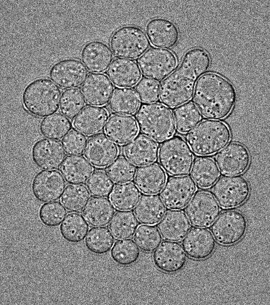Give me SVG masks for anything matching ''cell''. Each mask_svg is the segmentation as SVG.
Returning a JSON list of instances; mask_svg holds the SVG:
<instances>
[{
	"label": "cell",
	"instance_id": "obj_1",
	"mask_svg": "<svg viewBox=\"0 0 270 305\" xmlns=\"http://www.w3.org/2000/svg\"><path fill=\"white\" fill-rule=\"evenodd\" d=\"M209 54L203 49L194 48L184 55L180 65L162 83L160 99L167 107L176 108L190 100L196 82L209 69Z\"/></svg>",
	"mask_w": 270,
	"mask_h": 305
},
{
	"label": "cell",
	"instance_id": "obj_2",
	"mask_svg": "<svg viewBox=\"0 0 270 305\" xmlns=\"http://www.w3.org/2000/svg\"><path fill=\"white\" fill-rule=\"evenodd\" d=\"M194 101L201 115L211 120H221L232 111L236 100L233 85L225 77L209 72L196 82Z\"/></svg>",
	"mask_w": 270,
	"mask_h": 305
},
{
	"label": "cell",
	"instance_id": "obj_3",
	"mask_svg": "<svg viewBox=\"0 0 270 305\" xmlns=\"http://www.w3.org/2000/svg\"><path fill=\"white\" fill-rule=\"evenodd\" d=\"M61 91L47 78H39L30 82L23 90L22 102L31 115L43 118L53 115L59 108Z\"/></svg>",
	"mask_w": 270,
	"mask_h": 305
},
{
	"label": "cell",
	"instance_id": "obj_4",
	"mask_svg": "<svg viewBox=\"0 0 270 305\" xmlns=\"http://www.w3.org/2000/svg\"><path fill=\"white\" fill-rule=\"evenodd\" d=\"M231 139V132L224 122L205 120L199 123L187 135L193 152L199 156H209L220 151Z\"/></svg>",
	"mask_w": 270,
	"mask_h": 305
},
{
	"label": "cell",
	"instance_id": "obj_5",
	"mask_svg": "<svg viewBox=\"0 0 270 305\" xmlns=\"http://www.w3.org/2000/svg\"><path fill=\"white\" fill-rule=\"evenodd\" d=\"M136 120L139 129L146 137L158 142L172 138L175 131L173 113L163 104H144L138 110Z\"/></svg>",
	"mask_w": 270,
	"mask_h": 305
},
{
	"label": "cell",
	"instance_id": "obj_6",
	"mask_svg": "<svg viewBox=\"0 0 270 305\" xmlns=\"http://www.w3.org/2000/svg\"><path fill=\"white\" fill-rule=\"evenodd\" d=\"M158 157L164 171L175 177L188 175L194 161L193 153L188 143L178 137H172L160 146Z\"/></svg>",
	"mask_w": 270,
	"mask_h": 305
},
{
	"label": "cell",
	"instance_id": "obj_7",
	"mask_svg": "<svg viewBox=\"0 0 270 305\" xmlns=\"http://www.w3.org/2000/svg\"><path fill=\"white\" fill-rule=\"evenodd\" d=\"M111 50L115 56L135 59L142 55L150 46L145 32L135 26H124L116 29L110 40Z\"/></svg>",
	"mask_w": 270,
	"mask_h": 305
},
{
	"label": "cell",
	"instance_id": "obj_8",
	"mask_svg": "<svg viewBox=\"0 0 270 305\" xmlns=\"http://www.w3.org/2000/svg\"><path fill=\"white\" fill-rule=\"evenodd\" d=\"M212 192L222 209H231L239 207L247 200L250 188L243 177L225 176L217 181Z\"/></svg>",
	"mask_w": 270,
	"mask_h": 305
},
{
	"label": "cell",
	"instance_id": "obj_9",
	"mask_svg": "<svg viewBox=\"0 0 270 305\" xmlns=\"http://www.w3.org/2000/svg\"><path fill=\"white\" fill-rule=\"evenodd\" d=\"M138 62L144 76L156 81H161L174 72L177 66L178 60L172 51L153 47L141 55Z\"/></svg>",
	"mask_w": 270,
	"mask_h": 305
},
{
	"label": "cell",
	"instance_id": "obj_10",
	"mask_svg": "<svg viewBox=\"0 0 270 305\" xmlns=\"http://www.w3.org/2000/svg\"><path fill=\"white\" fill-rule=\"evenodd\" d=\"M247 221L244 215L236 210L222 213L211 227V232L217 242L224 246L237 243L244 236Z\"/></svg>",
	"mask_w": 270,
	"mask_h": 305
},
{
	"label": "cell",
	"instance_id": "obj_11",
	"mask_svg": "<svg viewBox=\"0 0 270 305\" xmlns=\"http://www.w3.org/2000/svg\"><path fill=\"white\" fill-rule=\"evenodd\" d=\"M186 213L192 225L208 227L220 213V208L214 196L204 191L196 193L187 205Z\"/></svg>",
	"mask_w": 270,
	"mask_h": 305
},
{
	"label": "cell",
	"instance_id": "obj_12",
	"mask_svg": "<svg viewBox=\"0 0 270 305\" xmlns=\"http://www.w3.org/2000/svg\"><path fill=\"white\" fill-rule=\"evenodd\" d=\"M197 190L193 180L188 176L169 179L161 191L164 205L170 210H181L189 202Z\"/></svg>",
	"mask_w": 270,
	"mask_h": 305
},
{
	"label": "cell",
	"instance_id": "obj_13",
	"mask_svg": "<svg viewBox=\"0 0 270 305\" xmlns=\"http://www.w3.org/2000/svg\"><path fill=\"white\" fill-rule=\"evenodd\" d=\"M50 80L62 89L80 87L88 76L85 65L79 60L68 58L59 60L49 70Z\"/></svg>",
	"mask_w": 270,
	"mask_h": 305
},
{
	"label": "cell",
	"instance_id": "obj_14",
	"mask_svg": "<svg viewBox=\"0 0 270 305\" xmlns=\"http://www.w3.org/2000/svg\"><path fill=\"white\" fill-rule=\"evenodd\" d=\"M217 164L225 176H238L245 173L250 163V155L247 148L239 143L227 145L218 154Z\"/></svg>",
	"mask_w": 270,
	"mask_h": 305
},
{
	"label": "cell",
	"instance_id": "obj_15",
	"mask_svg": "<svg viewBox=\"0 0 270 305\" xmlns=\"http://www.w3.org/2000/svg\"><path fill=\"white\" fill-rule=\"evenodd\" d=\"M65 186L66 181L61 172L57 170H44L34 177L32 190L38 200L46 203L57 200Z\"/></svg>",
	"mask_w": 270,
	"mask_h": 305
},
{
	"label": "cell",
	"instance_id": "obj_16",
	"mask_svg": "<svg viewBox=\"0 0 270 305\" xmlns=\"http://www.w3.org/2000/svg\"><path fill=\"white\" fill-rule=\"evenodd\" d=\"M32 156L34 163L41 169L56 170L64 161L66 152L60 142L43 138L34 145Z\"/></svg>",
	"mask_w": 270,
	"mask_h": 305
},
{
	"label": "cell",
	"instance_id": "obj_17",
	"mask_svg": "<svg viewBox=\"0 0 270 305\" xmlns=\"http://www.w3.org/2000/svg\"><path fill=\"white\" fill-rule=\"evenodd\" d=\"M119 154L116 144L104 134L91 138L87 142L84 151L86 159L93 166L105 168L113 162Z\"/></svg>",
	"mask_w": 270,
	"mask_h": 305
},
{
	"label": "cell",
	"instance_id": "obj_18",
	"mask_svg": "<svg viewBox=\"0 0 270 305\" xmlns=\"http://www.w3.org/2000/svg\"><path fill=\"white\" fill-rule=\"evenodd\" d=\"M153 259L161 272L173 274L181 270L187 261L186 253L181 245L176 242L165 241L154 251Z\"/></svg>",
	"mask_w": 270,
	"mask_h": 305
},
{
	"label": "cell",
	"instance_id": "obj_19",
	"mask_svg": "<svg viewBox=\"0 0 270 305\" xmlns=\"http://www.w3.org/2000/svg\"><path fill=\"white\" fill-rule=\"evenodd\" d=\"M182 245L186 254L190 258L203 260L213 253L216 243L208 229L196 227L188 232L183 239Z\"/></svg>",
	"mask_w": 270,
	"mask_h": 305
},
{
	"label": "cell",
	"instance_id": "obj_20",
	"mask_svg": "<svg viewBox=\"0 0 270 305\" xmlns=\"http://www.w3.org/2000/svg\"><path fill=\"white\" fill-rule=\"evenodd\" d=\"M114 86L108 77L103 73L89 75L81 87L86 103L92 106L106 105L113 93Z\"/></svg>",
	"mask_w": 270,
	"mask_h": 305
},
{
	"label": "cell",
	"instance_id": "obj_21",
	"mask_svg": "<svg viewBox=\"0 0 270 305\" xmlns=\"http://www.w3.org/2000/svg\"><path fill=\"white\" fill-rule=\"evenodd\" d=\"M145 31L152 45L159 48L168 49L175 46L179 38L176 25L171 21L163 18L150 20Z\"/></svg>",
	"mask_w": 270,
	"mask_h": 305
},
{
	"label": "cell",
	"instance_id": "obj_22",
	"mask_svg": "<svg viewBox=\"0 0 270 305\" xmlns=\"http://www.w3.org/2000/svg\"><path fill=\"white\" fill-rule=\"evenodd\" d=\"M159 150L155 141L140 134L129 142L123 151L126 158L134 165L144 166L157 160Z\"/></svg>",
	"mask_w": 270,
	"mask_h": 305
},
{
	"label": "cell",
	"instance_id": "obj_23",
	"mask_svg": "<svg viewBox=\"0 0 270 305\" xmlns=\"http://www.w3.org/2000/svg\"><path fill=\"white\" fill-rule=\"evenodd\" d=\"M109 112L103 107L88 106L74 119L73 127L84 135L91 137L101 132L109 119Z\"/></svg>",
	"mask_w": 270,
	"mask_h": 305
},
{
	"label": "cell",
	"instance_id": "obj_24",
	"mask_svg": "<svg viewBox=\"0 0 270 305\" xmlns=\"http://www.w3.org/2000/svg\"><path fill=\"white\" fill-rule=\"evenodd\" d=\"M113 55L110 47L99 41L86 44L81 52L82 62L90 72L101 73L108 70Z\"/></svg>",
	"mask_w": 270,
	"mask_h": 305
},
{
	"label": "cell",
	"instance_id": "obj_25",
	"mask_svg": "<svg viewBox=\"0 0 270 305\" xmlns=\"http://www.w3.org/2000/svg\"><path fill=\"white\" fill-rule=\"evenodd\" d=\"M107 75L115 86L130 88L136 85L142 77L138 64L132 59L118 58L109 65Z\"/></svg>",
	"mask_w": 270,
	"mask_h": 305
},
{
	"label": "cell",
	"instance_id": "obj_26",
	"mask_svg": "<svg viewBox=\"0 0 270 305\" xmlns=\"http://www.w3.org/2000/svg\"><path fill=\"white\" fill-rule=\"evenodd\" d=\"M139 131L138 123L134 117L119 114L111 116L104 128L106 136L118 145H125L131 141Z\"/></svg>",
	"mask_w": 270,
	"mask_h": 305
},
{
	"label": "cell",
	"instance_id": "obj_27",
	"mask_svg": "<svg viewBox=\"0 0 270 305\" xmlns=\"http://www.w3.org/2000/svg\"><path fill=\"white\" fill-rule=\"evenodd\" d=\"M159 231L166 241L178 242L184 239L191 228L186 214L180 210L168 211L159 222Z\"/></svg>",
	"mask_w": 270,
	"mask_h": 305
},
{
	"label": "cell",
	"instance_id": "obj_28",
	"mask_svg": "<svg viewBox=\"0 0 270 305\" xmlns=\"http://www.w3.org/2000/svg\"><path fill=\"white\" fill-rule=\"evenodd\" d=\"M167 180L166 172L156 163L141 166L136 171L135 176V185L140 191L146 194L160 193Z\"/></svg>",
	"mask_w": 270,
	"mask_h": 305
},
{
	"label": "cell",
	"instance_id": "obj_29",
	"mask_svg": "<svg viewBox=\"0 0 270 305\" xmlns=\"http://www.w3.org/2000/svg\"><path fill=\"white\" fill-rule=\"evenodd\" d=\"M134 213L140 223L155 225L165 215L166 208L158 195L146 194L139 198L135 207Z\"/></svg>",
	"mask_w": 270,
	"mask_h": 305
},
{
	"label": "cell",
	"instance_id": "obj_30",
	"mask_svg": "<svg viewBox=\"0 0 270 305\" xmlns=\"http://www.w3.org/2000/svg\"><path fill=\"white\" fill-rule=\"evenodd\" d=\"M114 214L113 206L108 199L104 197L91 198L82 212L86 221L93 227L107 226Z\"/></svg>",
	"mask_w": 270,
	"mask_h": 305
},
{
	"label": "cell",
	"instance_id": "obj_31",
	"mask_svg": "<svg viewBox=\"0 0 270 305\" xmlns=\"http://www.w3.org/2000/svg\"><path fill=\"white\" fill-rule=\"evenodd\" d=\"M59 170L65 181L69 184H82L87 181L92 175L93 167L83 156L70 155L65 158Z\"/></svg>",
	"mask_w": 270,
	"mask_h": 305
},
{
	"label": "cell",
	"instance_id": "obj_32",
	"mask_svg": "<svg viewBox=\"0 0 270 305\" xmlns=\"http://www.w3.org/2000/svg\"><path fill=\"white\" fill-rule=\"evenodd\" d=\"M191 176L199 187L210 188L218 180L220 172L216 162L211 157L197 158L193 163Z\"/></svg>",
	"mask_w": 270,
	"mask_h": 305
},
{
	"label": "cell",
	"instance_id": "obj_33",
	"mask_svg": "<svg viewBox=\"0 0 270 305\" xmlns=\"http://www.w3.org/2000/svg\"><path fill=\"white\" fill-rule=\"evenodd\" d=\"M141 104L139 97L132 88H118L109 100V108L117 114L130 115L136 113Z\"/></svg>",
	"mask_w": 270,
	"mask_h": 305
},
{
	"label": "cell",
	"instance_id": "obj_34",
	"mask_svg": "<svg viewBox=\"0 0 270 305\" xmlns=\"http://www.w3.org/2000/svg\"><path fill=\"white\" fill-rule=\"evenodd\" d=\"M140 196V190L136 185L128 182L115 185L109 195V198L115 209L129 211L135 207Z\"/></svg>",
	"mask_w": 270,
	"mask_h": 305
},
{
	"label": "cell",
	"instance_id": "obj_35",
	"mask_svg": "<svg viewBox=\"0 0 270 305\" xmlns=\"http://www.w3.org/2000/svg\"><path fill=\"white\" fill-rule=\"evenodd\" d=\"M62 237L72 244L79 243L85 238L89 225L82 216L77 213L68 214L59 227Z\"/></svg>",
	"mask_w": 270,
	"mask_h": 305
},
{
	"label": "cell",
	"instance_id": "obj_36",
	"mask_svg": "<svg viewBox=\"0 0 270 305\" xmlns=\"http://www.w3.org/2000/svg\"><path fill=\"white\" fill-rule=\"evenodd\" d=\"M138 226L137 219L132 211H121L112 217L109 229L114 238L118 240L132 238Z\"/></svg>",
	"mask_w": 270,
	"mask_h": 305
},
{
	"label": "cell",
	"instance_id": "obj_37",
	"mask_svg": "<svg viewBox=\"0 0 270 305\" xmlns=\"http://www.w3.org/2000/svg\"><path fill=\"white\" fill-rule=\"evenodd\" d=\"M87 187L81 184H70L66 186L60 201L70 212H79L84 209L90 199Z\"/></svg>",
	"mask_w": 270,
	"mask_h": 305
},
{
	"label": "cell",
	"instance_id": "obj_38",
	"mask_svg": "<svg viewBox=\"0 0 270 305\" xmlns=\"http://www.w3.org/2000/svg\"><path fill=\"white\" fill-rule=\"evenodd\" d=\"M71 128L70 121L59 113L45 117L40 124L42 135L55 140H62L70 131Z\"/></svg>",
	"mask_w": 270,
	"mask_h": 305
},
{
	"label": "cell",
	"instance_id": "obj_39",
	"mask_svg": "<svg viewBox=\"0 0 270 305\" xmlns=\"http://www.w3.org/2000/svg\"><path fill=\"white\" fill-rule=\"evenodd\" d=\"M114 241L108 228L104 226L94 227L89 230L85 237V245L92 253L102 255L111 250Z\"/></svg>",
	"mask_w": 270,
	"mask_h": 305
},
{
	"label": "cell",
	"instance_id": "obj_40",
	"mask_svg": "<svg viewBox=\"0 0 270 305\" xmlns=\"http://www.w3.org/2000/svg\"><path fill=\"white\" fill-rule=\"evenodd\" d=\"M176 128L181 133L189 132L196 126L202 119L199 110L192 102H187L174 111Z\"/></svg>",
	"mask_w": 270,
	"mask_h": 305
},
{
	"label": "cell",
	"instance_id": "obj_41",
	"mask_svg": "<svg viewBox=\"0 0 270 305\" xmlns=\"http://www.w3.org/2000/svg\"><path fill=\"white\" fill-rule=\"evenodd\" d=\"M140 255L139 247L131 239L118 240L111 249L113 260L123 266L130 265L136 262Z\"/></svg>",
	"mask_w": 270,
	"mask_h": 305
},
{
	"label": "cell",
	"instance_id": "obj_42",
	"mask_svg": "<svg viewBox=\"0 0 270 305\" xmlns=\"http://www.w3.org/2000/svg\"><path fill=\"white\" fill-rule=\"evenodd\" d=\"M85 106V100L81 91L77 88L66 89L61 97L59 111L69 119L75 118Z\"/></svg>",
	"mask_w": 270,
	"mask_h": 305
},
{
	"label": "cell",
	"instance_id": "obj_43",
	"mask_svg": "<svg viewBox=\"0 0 270 305\" xmlns=\"http://www.w3.org/2000/svg\"><path fill=\"white\" fill-rule=\"evenodd\" d=\"M134 241L141 250L152 252L161 243L162 238L156 227L143 224L138 226L134 234Z\"/></svg>",
	"mask_w": 270,
	"mask_h": 305
},
{
	"label": "cell",
	"instance_id": "obj_44",
	"mask_svg": "<svg viewBox=\"0 0 270 305\" xmlns=\"http://www.w3.org/2000/svg\"><path fill=\"white\" fill-rule=\"evenodd\" d=\"M136 168L127 159L119 157L112 162L107 169V173L113 182L125 183L135 178Z\"/></svg>",
	"mask_w": 270,
	"mask_h": 305
},
{
	"label": "cell",
	"instance_id": "obj_45",
	"mask_svg": "<svg viewBox=\"0 0 270 305\" xmlns=\"http://www.w3.org/2000/svg\"><path fill=\"white\" fill-rule=\"evenodd\" d=\"M66 214V210L58 201L44 204L39 212V218L42 223L49 227L58 226L64 220Z\"/></svg>",
	"mask_w": 270,
	"mask_h": 305
},
{
	"label": "cell",
	"instance_id": "obj_46",
	"mask_svg": "<svg viewBox=\"0 0 270 305\" xmlns=\"http://www.w3.org/2000/svg\"><path fill=\"white\" fill-rule=\"evenodd\" d=\"M90 193L97 197H106L114 187L112 180L108 174L97 171L93 173L86 183Z\"/></svg>",
	"mask_w": 270,
	"mask_h": 305
},
{
	"label": "cell",
	"instance_id": "obj_47",
	"mask_svg": "<svg viewBox=\"0 0 270 305\" xmlns=\"http://www.w3.org/2000/svg\"><path fill=\"white\" fill-rule=\"evenodd\" d=\"M160 91L159 82L147 77L140 80L136 86V91L140 100L146 104L158 101Z\"/></svg>",
	"mask_w": 270,
	"mask_h": 305
},
{
	"label": "cell",
	"instance_id": "obj_48",
	"mask_svg": "<svg viewBox=\"0 0 270 305\" xmlns=\"http://www.w3.org/2000/svg\"><path fill=\"white\" fill-rule=\"evenodd\" d=\"M66 153L69 155H80L84 151L87 140L79 132L72 130L62 140Z\"/></svg>",
	"mask_w": 270,
	"mask_h": 305
}]
</instances>
